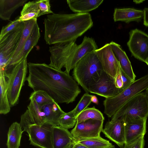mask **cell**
<instances>
[{"instance_id":"obj_6","label":"cell","mask_w":148,"mask_h":148,"mask_svg":"<svg viewBox=\"0 0 148 148\" xmlns=\"http://www.w3.org/2000/svg\"><path fill=\"white\" fill-rule=\"evenodd\" d=\"M148 117V98L145 92L136 95L124 103L112 116L113 122L120 118L145 119Z\"/></svg>"},{"instance_id":"obj_20","label":"cell","mask_w":148,"mask_h":148,"mask_svg":"<svg viewBox=\"0 0 148 148\" xmlns=\"http://www.w3.org/2000/svg\"><path fill=\"white\" fill-rule=\"evenodd\" d=\"M143 10L134 8H115L113 14L114 22L121 21L126 23L132 21L139 23L143 18Z\"/></svg>"},{"instance_id":"obj_18","label":"cell","mask_w":148,"mask_h":148,"mask_svg":"<svg viewBox=\"0 0 148 148\" xmlns=\"http://www.w3.org/2000/svg\"><path fill=\"white\" fill-rule=\"evenodd\" d=\"M40 36V28L37 22L21 51L15 58L10 62L4 70L18 64L25 58L27 57L31 50L37 45Z\"/></svg>"},{"instance_id":"obj_37","label":"cell","mask_w":148,"mask_h":148,"mask_svg":"<svg viewBox=\"0 0 148 148\" xmlns=\"http://www.w3.org/2000/svg\"><path fill=\"white\" fill-rule=\"evenodd\" d=\"M114 83L116 87L119 89L123 90V84L121 78L120 71V73L114 78Z\"/></svg>"},{"instance_id":"obj_22","label":"cell","mask_w":148,"mask_h":148,"mask_svg":"<svg viewBox=\"0 0 148 148\" xmlns=\"http://www.w3.org/2000/svg\"><path fill=\"white\" fill-rule=\"evenodd\" d=\"M41 108L45 114L46 123L54 126H59L60 119L65 112L61 109L58 103L54 101Z\"/></svg>"},{"instance_id":"obj_28","label":"cell","mask_w":148,"mask_h":148,"mask_svg":"<svg viewBox=\"0 0 148 148\" xmlns=\"http://www.w3.org/2000/svg\"><path fill=\"white\" fill-rule=\"evenodd\" d=\"M76 143L81 144L88 148H115V146L108 140L99 136L76 140Z\"/></svg>"},{"instance_id":"obj_31","label":"cell","mask_w":148,"mask_h":148,"mask_svg":"<svg viewBox=\"0 0 148 148\" xmlns=\"http://www.w3.org/2000/svg\"><path fill=\"white\" fill-rule=\"evenodd\" d=\"M77 122L75 110L74 109L68 112H65L60 117L59 121V126L68 129L73 127Z\"/></svg>"},{"instance_id":"obj_33","label":"cell","mask_w":148,"mask_h":148,"mask_svg":"<svg viewBox=\"0 0 148 148\" xmlns=\"http://www.w3.org/2000/svg\"><path fill=\"white\" fill-rule=\"evenodd\" d=\"M24 24V22L19 21L18 18L10 22L2 28L0 34V39L8 33L18 28Z\"/></svg>"},{"instance_id":"obj_35","label":"cell","mask_w":148,"mask_h":148,"mask_svg":"<svg viewBox=\"0 0 148 148\" xmlns=\"http://www.w3.org/2000/svg\"><path fill=\"white\" fill-rule=\"evenodd\" d=\"M144 137L143 136L124 146V148H144Z\"/></svg>"},{"instance_id":"obj_38","label":"cell","mask_w":148,"mask_h":148,"mask_svg":"<svg viewBox=\"0 0 148 148\" xmlns=\"http://www.w3.org/2000/svg\"><path fill=\"white\" fill-rule=\"evenodd\" d=\"M143 24L148 27V8H145L143 10Z\"/></svg>"},{"instance_id":"obj_26","label":"cell","mask_w":148,"mask_h":148,"mask_svg":"<svg viewBox=\"0 0 148 148\" xmlns=\"http://www.w3.org/2000/svg\"><path fill=\"white\" fill-rule=\"evenodd\" d=\"M0 113L5 114L10 110L7 92V82L4 71H0Z\"/></svg>"},{"instance_id":"obj_13","label":"cell","mask_w":148,"mask_h":148,"mask_svg":"<svg viewBox=\"0 0 148 148\" xmlns=\"http://www.w3.org/2000/svg\"><path fill=\"white\" fill-rule=\"evenodd\" d=\"M103 121L90 119L76 123L71 132L76 140L100 136Z\"/></svg>"},{"instance_id":"obj_23","label":"cell","mask_w":148,"mask_h":148,"mask_svg":"<svg viewBox=\"0 0 148 148\" xmlns=\"http://www.w3.org/2000/svg\"><path fill=\"white\" fill-rule=\"evenodd\" d=\"M27 0H0V18L5 21L9 20L18 8L24 5Z\"/></svg>"},{"instance_id":"obj_39","label":"cell","mask_w":148,"mask_h":148,"mask_svg":"<svg viewBox=\"0 0 148 148\" xmlns=\"http://www.w3.org/2000/svg\"><path fill=\"white\" fill-rule=\"evenodd\" d=\"M72 148H88L85 146L77 143H75Z\"/></svg>"},{"instance_id":"obj_12","label":"cell","mask_w":148,"mask_h":148,"mask_svg":"<svg viewBox=\"0 0 148 148\" xmlns=\"http://www.w3.org/2000/svg\"><path fill=\"white\" fill-rule=\"evenodd\" d=\"M123 90L116 87L114 83V78L104 71L99 80L91 85L89 89V92L106 98L115 97Z\"/></svg>"},{"instance_id":"obj_30","label":"cell","mask_w":148,"mask_h":148,"mask_svg":"<svg viewBox=\"0 0 148 148\" xmlns=\"http://www.w3.org/2000/svg\"><path fill=\"white\" fill-rule=\"evenodd\" d=\"M29 99L34 100L41 106L54 101L47 93L42 90L34 91L31 93Z\"/></svg>"},{"instance_id":"obj_8","label":"cell","mask_w":148,"mask_h":148,"mask_svg":"<svg viewBox=\"0 0 148 148\" xmlns=\"http://www.w3.org/2000/svg\"><path fill=\"white\" fill-rule=\"evenodd\" d=\"M78 46L75 41L59 43L50 47V66L59 70L64 67Z\"/></svg>"},{"instance_id":"obj_2","label":"cell","mask_w":148,"mask_h":148,"mask_svg":"<svg viewBox=\"0 0 148 148\" xmlns=\"http://www.w3.org/2000/svg\"><path fill=\"white\" fill-rule=\"evenodd\" d=\"M44 23V39L49 45L75 41L93 26L89 13H53L47 15Z\"/></svg>"},{"instance_id":"obj_3","label":"cell","mask_w":148,"mask_h":148,"mask_svg":"<svg viewBox=\"0 0 148 148\" xmlns=\"http://www.w3.org/2000/svg\"><path fill=\"white\" fill-rule=\"evenodd\" d=\"M103 71L95 51L82 58L73 69V77L86 92L90 86L97 82Z\"/></svg>"},{"instance_id":"obj_34","label":"cell","mask_w":148,"mask_h":148,"mask_svg":"<svg viewBox=\"0 0 148 148\" xmlns=\"http://www.w3.org/2000/svg\"><path fill=\"white\" fill-rule=\"evenodd\" d=\"M40 13L39 16L49 14H53L51 10L49 0H40L38 1Z\"/></svg>"},{"instance_id":"obj_16","label":"cell","mask_w":148,"mask_h":148,"mask_svg":"<svg viewBox=\"0 0 148 148\" xmlns=\"http://www.w3.org/2000/svg\"><path fill=\"white\" fill-rule=\"evenodd\" d=\"M94 39L85 36L81 43L78 47L72 58L67 62L64 68V71L69 74L70 71L73 69L77 63L87 54L98 49Z\"/></svg>"},{"instance_id":"obj_21","label":"cell","mask_w":148,"mask_h":148,"mask_svg":"<svg viewBox=\"0 0 148 148\" xmlns=\"http://www.w3.org/2000/svg\"><path fill=\"white\" fill-rule=\"evenodd\" d=\"M103 0H67L71 10L76 13H87L94 10L101 4Z\"/></svg>"},{"instance_id":"obj_7","label":"cell","mask_w":148,"mask_h":148,"mask_svg":"<svg viewBox=\"0 0 148 148\" xmlns=\"http://www.w3.org/2000/svg\"><path fill=\"white\" fill-rule=\"evenodd\" d=\"M25 24L11 32L0 39V71L9 64L19 42Z\"/></svg>"},{"instance_id":"obj_40","label":"cell","mask_w":148,"mask_h":148,"mask_svg":"<svg viewBox=\"0 0 148 148\" xmlns=\"http://www.w3.org/2000/svg\"><path fill=\"white\" fill-rule=\"evenodd\" d=\"M91 101L92 102L95 104H98L99 101L97 97L95 95H92L91 97Z\"/></svg>"},{"instance_id":"obj_41","label":"cell","mask_w":148,"mask_h":148,"mask_svg":"<svg viewBox=\"0 0 148 148\" xmlns=\"http://www.w3.org/2000/svg\"><path fill=\"white\" fill-rule=\"evenodd\" d=\"M144 1H134L136 3H139L143 2Z\"/></svg>"},{"instance_id":"obj_5","label":"cell","mask_w":148,"mask_h":148,"mask_svg":"<svg viewBox=\"0 0 148 148\" xmlns=\"http://www.w3.org/2000/svg\"><path fill=\"white\" fill-rule=\"evenodd\" d=\"M27 58L12 67L9 73L5 75L7 82L8 97L11 107L18 103L21 89L26 79L28 68Z\"/></svg>"},{"instance_id":"obj_25","label":"cell","mask_w":148,"mask_h":148,"mask_svg":"<svg viewBox=\"0 0 148 148\" xmlns=\"http://www.w3.org/2000/svg\"><path fill=\"white\" fill-rule=\"evenodd\" d=\"M39 0L30 1L24 5L18 18L20 21H24L32 19H37L39 16Z\"/></svg>"},{"instance_id":"obj_10","label":"cell","mask_w":148,"mask_h":148,"mask_svg":"<svg viewBox=\"0 0 148 148\" xmlns=\"http://www.w3.org/2000/svg\"><path fill=\"white\" fill-rule=\"evenodd\" d=\"M129 34L127 45L132 55L145 62L148 56V35L137 29L131 30Z\"/></svg>"},{"instance_id":"obj_19","label":"cell","mask_w":148,"mask_h":148,"mask_svg":"<svg viewBox=\"0 0 148 148\" xmlns=\"http://www.w3.org/2000/svg\"><path fill=\"white\" fill-rule=\"evenodd\" d=\"M110 46L116 57L119 61L121 68L125 73L133 82L135 80V75L131 62L125 52L119 44L112 41Z\"/></svg>"},{"instance_id":"obj_24","label":"cell","mask_w":148,"mask_h":148,"mask_svg":"<svg viewBox=\"0 0 148 148\" xmlns=\"http://www.w3.org/2000/svg\"><path fill=\"white\" fill-rule=\"evenodd\" d=\"M20 123L13 122L9 127L6 143L8 148H19L23 132Z\"/></svg>"},{"instance_id":"obj_17","label":"cell","mask_w":148,"mask_h":148,"mask_svg":"<svg viewBox=\"0 0 148 148\" xmlns=\"http://www.w3.org/2000/svg\"><path fill=\"white\" fill-rule=\"evenodd\" d=\"M76 141L68 129L60 126H53V148H72Z\"/></svg>"},{"instance_id":"obj_15","label":"cell","mask_w":148,"mask_h":148,"mask_svg":"<svg viewBox=\"0 0 148 148\" xmlns=\"http://www.w3.org/2000/svg\"><path fill=\"white\" fill-rule=\"evenodd\" d=\"M101 132L121 148H124L125 138L123 119L120 118L113 122L110 121L107 122Z\"/></svg>"},{"instance_id":"obj_14","label":"cell","mask_w":148,"mask_h":148,"mask_svg":"<svg viewBox=\"0 0 148 148\" xmlns=\"http://www.w3.org/2000/svg\"><path fill=\"white\" fill-rule=\"evenodd\" d=\"M123 119L125 121V138L124 146L126 145L133 141L144 136L146 132L147 118Z\"/></svg>"},{"instance_id":"obj_36","label":"cell","mask_w":148,"mask_h":148,"mask_svg":"<svg viewBox=\"0 0 148 148\" xmlns=\"http://www.w3.org/2000/svg\"><path fill=\"white\" fill-rule=\"evenodd\" d=\"M120 73L123 84V90L127 88L133 82L124 72L121 69H120Z\"/></svg>"},{"instance_id":"obj_1","label":"cell","mask_w":148,"mask_h":148,"mask_svg":"<svg viewBox=\"0 0 148 148\" xmlns=\"http://www.w3.org/2000/svg\"><path fill=\"white\" fill-rule=\"evenodd\" d=\"M28 76L26 80L34 91L45 92L58 103L74 101L80 93L79 84L65 71L45 63H28Z\"/></svg>"},{"instance_id":"obj_29","label":"cell","mask_w":148,"mask_h":148,"mask_svg":"<svg viewBox=\"0 0 148 148\" xmlns=\"http://www.w3.org/2000/svg\"><path fill=\"white\" fill-rule=\"evenodd\" d=\"M90 119L104 121V117L101 112L93 106L87 108L79 113L76 116V123H79Z\"/></svg>"},{"instance_id":"obj_9","label":"cell","mask_w":148,"mask_h":148,"mask_svg":"<svg viewBox=\"0 0 148 148\" xmlns=\"http://www.w3.org/2000/svg\"><path fill=\"white\" fill-rule=\"evenodd\" d=\"M53 126L47 123L30 126L26 131L28 134L30 144L40 148H53Z\"/></svg>"},{"instance_id":"obj_43","label":"cell","mask_w":148,"mask_h":148,"mask_svg":"<svg viewBox=\"0 0 148 148\" xmlns=\"http://www.w3.org/2000/svg\"><path fill=\"white\" fill-rule=\"evenodd\" d=\"M146 93L147 95V97L148 98V88L145 90Z\"/></svg>"},{"instance_id":"obj_27","label":"cell","mask_w":148,"mask_h":148,"mask_svg":"<svg viewBox=\"0 0 148 148\" xmlns=\"http://www.w3.org/2000/svg\"><path fill=\"white\" fill-rule=\"evenodd\" d=\"M23 22L25 24L24 28L22 32L18 46L10 62L15 58L22 50L25 42L29 37L35 25L37 22V19H32Z\"/></svg>"},{"instance_id":"obj_42","label":"cell","mask_w":148,"mask_h":148,"mask_svg":"<svg viewBox=\"0 0 148 148\" xmlns=\"http://www.w3.org/2000/svg\"><path fill=\"white\" fill-rule=\"evenodd\" d=\"M145 62L146 63L148 66V56L146 59Z\"/></svg>"},{"instance_id":"obj_11","label":"cell","mask_w":148,"mask_h":148,"mask_svg":"<svg viewBox=\"0 0 148 148\" xmlns=\"http://www.w3.org/2000/svg\"><path fill=\"white\" fill-rule=\"evenodd\" d=\"M103 71L115 78L120 73L121 67L109 43L105 44L95 51Z\"/></svg>"},{"instance_id":"obj_4","label":"cell","mask_w":148,"mask_h":148,"mask_svg":"<svg viewBox=\"0 0 148 148\" xmlns=\"http://www.w3.org/2000/svg\"><path fill=\"white\" fill-rule=\"evenodd\" d=\"M148 88V73L135 80L126 89L113 97L106 98L103 101L104 113L109 117L132 97Z\"/></svg>"},{"instance_id":"obj_32","label":"cell","mask_w":148,"mask_h":148,"mask_svg":"<svg viewBox=\"0 0 148 148\" xmlns=\"http://www.w3.org/2000/svg\"><path fill=\"white\" fill-rule=\"evenodd\" d=\"M92 96L86 92L83 95L74 108L76 118L79 113L87 108L91 103Z\"/></svg>"}]
</instances>
